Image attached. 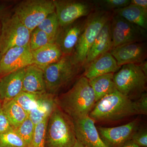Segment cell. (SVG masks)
<instances>
[{
  "label": "cell",
  "instance_id": "cell-1",
  "mask_svg": "<svg viewBox=\"0 0 147 147\" xmlns=\"http://www.w3.org/2000/svg\"><path fill=\"white\" fill-rule=\"evenodd\" d=\"M56 104L73 120L89 116L96 100L89 80L81 76L68 91L56 96Z\"/></svg>",
  "mask_w": 147,
  "mask_h": 147
},
{
  "label": "cell",
  "instance_id": "cell-2",
  "mask_svg": "<svg viewBox=\"0 0 147 147\" xmlns=\"http://www.w3.org/2000/svg\"><path fill=\"white\" fill-rule=\"evenodd\" d=\"M139 115L135 100L117 90L98 100L89 115L95 122L117 121Z\"/></svg>",
  "mask_w": 147,
  "mask_h": 147
},
{
  "label": "cell",
  "instance_id": "cell-3",
  "mask_svg": "<svg viewBox=\"0 0 147 147\" xmlns=\"http://www.w3.org/2000/svg\"><path fill=\"white\" fill-rule=\"evenodd\" d=\"M42 70L46 93L55 96L83 76L85 69L75 62L71 55H63Z\"/></svg>",
  "mask_w": 147,
  "mask_h": 147
},
{
  "label": "cell",
  "instance_id": "cell-4",
  "mask_svg": "<svg viewBox=\"0 0 147 147\" xmlns=\"http://www.w3.org/2000/svg\"><path fill=\"white\" fill-rule=\"evenodd\" d=\"M76 142L73 119L56 104L47 121L45 147H73Z\"/></svg>",
  "mask_w": 147,
  "mask_h": 147
},
{
  "label": "cell",
  "instance_id": "cell-5",
  "mask_svg": "<svg viewBox=\"0 0 147 147\" xmlns=\"http://www.w3.org/2000/svg\"><path fill=\"white\" fill-rule=\"evenodd\" d=\"M113 15V11L95 10L87 16L84 31L71 55L75 62L84 66L87 55L95 40L104 25L112 18Z\"/></svg>",
  "mask_w": 147,
  "mask_h": 147
},
{
  "label": "cell",
  "instance_id": "cell-6",
  "mask_svg": "<svg viewBox=\"0 0 147 147\" xmlns=\"http://www.w3.org/2000/svg\"><path fill=\"white\" fill-rule=\"evenodd\" d=\"M114 81L117 90L130 100H137L146 92L147 76L139 65L122 66L114 74Z\"/></svg>",
  "mask_w": 147,
  "mask_h": 147
},
{
  "label": "cell",
  "instance_id": "cell-7",
  "mask_svg": "<svg viewBox=\"0 0 147 147\" xmlns=\"http://www.w3.org/2000/svg\"><path fill=\"white\" fill-rule=\"evenodd\" d=\"M0 52L3 55L10 48L29 45L31 32L14 14L1 19Z\"/></svg>",
  "mask_w": 147,
  "mask_h": 147
},
{
  "label": "cell",
  "instance_id": "cell-8",
  "mask_svg": "<svg viewBox=\"0 0 147 147\" xmlns=\"http://www.w3.org/2000/svg\"><path fill=\"white\" fill-rule=\"evenodd\" d=\"M14 14L31 32L50 13L55 11L51 0H26L14 8Z\"/></svg>",
  "mask_w": 147,
  "mask_h": 147
},
{
  "label": "cell",
  "instance_id": "cell-9",
  "mask_svg": "<svg viewBox=\"0 0 147 147\" xmlns=\"http://www.w3.org/2000/svg\"><path fill=\"white\" fill-rule=\"evenodd\" d=\"M60 27L65 26L96 10L92 1L53 0Z\"/></svg>",
  "mask_w": 147,
  "mask_h": 147
},
{
  "label": "cell",
  "instance_id": "cell-10",
  "mask_svg": "<svg viewBox=\"0 0 147 147\" xmlns=\"http://www.w3.org/2000/svg\"><path fill=\"white\" fill-rule=\"evenodd\" d=\"M111 30L113 48L147 40L146 30L114 13L111 20Z\"/></svg>",
  "mask_w": 147,
  "mask_h": 147
},
{
  "label": "cell",
  "instance_id": "cell-11",
  "mask_svg": "<svg viewBox=\"0 0 147 147\" xmlns=\"http://www.w3.org/2000/svg\"><path fill=\"white\" fill-rule=\"evenodd\" d=\"M33 64L32 54L29 45L10 48L2 57L0 78Z\"/></svg>",
  "mask_w": 147,
  "mask_h": 147
},
{
  "label": "cell",
  "instance_id": "cell-12",
  "mask_svg": "<svg viewBox=\"0 0 147 147\" xmlns=\"http://www.w3.org/2000/svg\"><path fill=\"white\" fill-rule=\"evenodd\" d=\"M139 120L135 119L115 127H96L101 139L108 147H122L131 140L139 129Z\"/></svg>",
  "mask_w": 147,
  "mask_h": 147
},
{
  "label": "cell",
  "instance_id": "cell-13",
  "mask_svg": "<svg viewBox=\"0 0 147 147\" xmlns=\"http://www.w3.org/2000/svg\"><path fill=\"white\" fill-rule=\"evenodd\" d=\"M87 17L79 18L65 26L60 27L55 44L64 56L71 55L84 31Z\"/></svg>",
  "mask_w": 147,
  "mask_h": 147
},
{
  "label": "cell",
  "instance_id": "cell-14",
  "mask_svg": "<svg viewBox=\"0 0 147 147\" xmlns=\"http://www.w3.org/2000/svg\"><path fill=\"white\" fill-rule=\"evenodd\" d=\"M109 52L119 66L129 64L139 65L146 60L147 43L135 42L124 44L112 48Z\"/></svg>",
  "mask_w": 147,
  "mask_h": 147
},
{
  "label": "cell",
  "instance_id": "cell-15",
  "mask_svg": "<svg viewBox=\"0 0 147 147\" xmlns=\"http://www.w3.org/2000/svg\"><path fill=\"white\" fill-rule=\"evenodd\" d=\"M73 120L76 140L82 147H108L99 136L94 121L89 116Z\"/></svg>",
  "mask_w": 147,
  "mask_h": 147
},
{
  "label": "cell",
  "instance_id": "cell-16",
  "mask_svg": "<svg viewBox=\"0 0 147 147\" xmlns=\"http://www.w3.org/2000/svg\"><path fill=\"white\" fill-rule=\"evenodd\" d=\"M121 67L118 65L115 59L110 52H107L100 55L85 67L83 76L90 80L104 74L115 73Z\"/></svg>",
  "mask_w": 147,
  "mask_h": 147
},
{
  "label": "cell",
  "instance_id": "cell-17",
  "mask_svg": "<svg viewBox=\"0 0 147 147\" xmlns=\"http://www.w3.org/2000/svg\"><path fill=\"white\" fill-rule=\"evenodd\" d=\"M111 20L104 25L90 48L84 63V69L96 59L104 53L110 52L113 48Z\"/></svg>",
  "mask_w": 147,
  "mask_h": 147
},
{
  "label": "cell",
  "instance_id": "cell-18",
  "mask_svg": "<svg viewBox=\"0 0 147 147\" xmlns=\"http://www.w3.org/2000/svg\"><path fill=\"white\" fill-rule=\"evenodd\" d=\"M26 68L11 72L0 78V99L3 101L13 99L22 92Z\"/></svg>",
  "mask_w": 147,
  "mask_h": 147
},
{
  "label": "cell",
  "instance_id": "cell-19",
  "mask_svg": "<svg viewBox=\"0 0 147 147\" xmlns=\"http://www.w3.org/2000/svg\"><path fill=\"white\" fill-rule=\"evenodd\" d=\"M22 91L39 94L46 92L43 70L34 64L25 68Z\"/></svg>",
  "mask_w": 147,
  "mask_h": 147
},
{
  "label": "cell",
  "instance_id": "cell-20",
  "mask_svg": "<svg viewBox=\"0 0 147 147\" xmlns=\"http://www.w3.org/2000/svg\"><path fill=\"white\" fill-rule=\"evenodd\" d=\"M34 64L43 70L51 64L57 62L63 55L57 45L50 43L32 52Z\"/></svg>",
  "mask_w": 147,
  "mask_h": 147
},
{
  "label": "cell",
  "instance_id": "cell-21",
  "mask_svg": "<svg viewBox=\"0 0 147 147\" xmlns=\"http://www.w3.org/2000/svg\"><path fill=\"white\" fill-rule=\"evenodd\" d=\"M55 98V96L46 92L40 95L36 106L28 114L29 118L35 125L50 117L56 105Z\"/></svg>",
  "mask_w": 147,
  "mask_h": 147
},
{
  "label": "cell",
  "instance_id": "cell-22",
  "mask_svg": "<svg viewBox=\"0 0 147 147\" xmlns=\"http://www.w3.org/2000/svg\"><path fill=\"white\" fill-rule=\"evenodd\" d=\"M113 13L147 31V9L130 4L126 7L113 11Z\"/></svg>",
  "mask_w": 147,
  "mask_h": 147
},
{
  "label": "cell",
  "instance_id": "cell-23",
  "mask_svg": "<svg viewBox=\"0 0 147 147\" xmlns=\"http://www.w3.org/2000/svg\"><path fill=\"white\" fill-rule=\"evenodd\" d=\"M114 74H104L89 80L90 85L94 92L96 102L117 90L114 81Z\"/></svg>",
  "mask_w": 147,
  "mask_h": 147
},
{
  "label": "cell",
  "instance_id": "cell-24",
  "mask_svg": "<svg viewBox=\"0 0 147 147\" xmlns=\"http://www.w3.org/2000/svg\"><path fill=\"white\" fill-rule=\"evenodd\" d=\"M1 108L14 129H16L28 117V115L26 112L14 99L3 101Z\"/></svg>",
  "mask_w": 147,
  "mask_h": 147
},
{
  "label": "cell",
  "instance_id": "cell-25",
  "mask_svg": "<svg viewBox=\"0 0 147 147\" xmlns=\"http://www.w3.org/2000/svg\"><path fill=\"white\" fill-rule=\"evenodd\" d=\"M37 28L46 33L55 43L60 28L55 11L48 15Z\"/></svg>",
  "mask_w": 147,
  "mask_h": 147
},
{
  "label": "cell",
  "instance_id": "cell-26",
  "mask_svg": "<svg viewBox=\"0 0 147 147\" xmlns=\"http://www.w3.org/2000/svg\"><path fill=\"white\" fill-rule=\"evenodd\" d=\"M42 94L22 91L13 99L28 115L36 106L38 100Z\"/></svg>",
  "mask_w": 147,
  "mask_h": 147
},
{
  "label": "cell",
  "instance_id": "cell-27",
  "mask_svg": "<svg viewBox=\"0 0 147 147\" xmlns=\"http://www.w3.org/2000/svg\"><path fill=\"white\" fill-rule=\"evenodd\" d=\"M0 147H28L15 129L0 134Z\"/></svg>",
  "mask_w": 147,
  "mask_h": 147
},
{
  "label": "cell",
  "instance_id": "cell-28",
  "mask_svg": "<svg viewBox=\"0 0 147 147\" xmlns=\"http://www.w3.org/2000/svg\"><path fill=\"white\" fill-rule=\"evenodd\" d=\"M50 43H54L49 37L41 30L36 28L31 32L29 46L32 52Z\"/></svg>",
  "mask_w": 147,
  "mask_h": 147
},
{
  "label": "cell",
  "instance_id": "cell-29",
  "mask_svg": "<svg viewBox=\"0 0 147 147\" xmlns=\"http://www.w3.org/2000/svg\"><path fill=\"white\" fill-rule=\"evenodd\" d=\"M96 10L113 11L130 4V0H93Z\"/></svg>",
  "mask_w": 147,
  "mask_h": 147
},
{
  "label": "cell",
  "instance_id": "cell-30",
  "mask_svg": "<svg viewBox=\"0 0 147 147\" xmlns=\"http://www.w3.org/2000/svg\"><path fill=\"white\" fill-rule=\"evenodd\" d=\"M49 118L35 125L33 136L28 147H45V133Z\"/></svg>",
  "mask_w": 147,
  "mask_h": 147
},
{
  "label": "cell",
  "instance_id": "cell-31",
  "mask_svg": "<svg viewBox=\"0 0 147 147\" xmlns=\"http://www.w3.org/2000/svg\"><path fill=\"white\" fill-rule=\"evenodd\" d=\"M35 127V125L28 117L16 129H15L17 133L26 142L28 146L32 138Z\"/></svg>",
  "mask_w": 147,
  "mask_h": 147
},
{
  "label": "cell",
  "instance_id": "cell-32",
  "mask_svg": "<svg viewBox=\"0 0 147 147\" xmlns=\"http://www.w3.org/2000/svg\"><path fill=\"white\" fill-rule=\"evenodd\" d=\"M131 141L139 147H147V129H138L131 137Z\"/></svg>",
  "mask_w": 147,
  "mask_h": 147
},
{
  "label": "cell",
  "instance_id": "cell-33",
  "mask_svg": "<svg viewBox=\"0 0 147 147\" xmlns=\"http://www.w3.org/2000/svg\"><path fill=\"white\" fill-rule=\"evenodd\" d=\"M13 129H14L11 126L1 107L0 108V134Z\"/></svg>",
  "mask_w": 147,
  "mask_h": 147
},
{
  "label": "cell",
  "instance_id": "cell-34",
  "mask_svg": "<svg viewBox=\"0 0 147 147\" xmlns=\"http://www.w3.org/2000/svg\"><path fill=\"white\" fill-rule=\"evenodd\" d=\"M139 115H146L147 114V94L144 93L137 100H135Z\"/></svg>",
  "mask_w": 147,
  "mask_h": 147
},
{
  "label": "cell",
  "instance_id": "cell-35",
  "mask_svg": "<svg viewBox=\"0 0 147 147\" xmlns=\"http://www.w3.org/2000/svg\"><path fill=\"white\" fill-rule=\"evenodd\" d=\"M130 4L147 10V0H130Z\"/></svg>",
  "mask_w": 147,
  "mask_h": 147
},
{
  "label": "cell",
  "instance_id": "cell-36",
  "mask_svg": "<svg viewBox=\"0 0 147 147\" xmlns=\"http://www.w3.org/2000/svg\"><path fill=\"white\" fill-rule=\"evenodd\" d=\"M140 67L144 71V73L147 76V61L146 60L145 61H144L143 62L139 64Z\"/></svg>",
  "mask_w": 147,
  "mask_h": 147
},
{
  "label": "cell",
  "instance_id": "cell-37",
  "mask_svg": "<svg viewBox=\"0 0 147 147\" xmlns=\"http://www.w3.org/2000/svg\"><path fill=\"white\" fill-rule=\"evenodd\" d=\"M6 9L5 5H0V21L4 16L5 11Z\"/></svg>",
  "mask_w": 147,
  "mask_h": 147
},
{
  "label": "cell",
  "instance_id": "cell-38",
  "mask_svg": "<svg viewBox=\"0 0 147 147\" xmlns=\"http://www.w3.org/2000/svg\"><path fill=\"white\" fill-rule=\"evenodd\" d=\"M122 147H139L136 145V144H134L133 143L131 140L129 141V142L127 143L126 144H125Z\"/></svg>",
  "mask_w": 147,
  "mask_h": 147
},
{
  "label": "cell",
  "instance_id": "cell-39",
  "mask_svg": "<svg viewBox=\"0 0 147 147\" xmlns=\"http://www.w3.org/2000/svg\"><path fill=\"white\" fill-rule=\"evenodd\" d=\"M73 147H82V146H81L80 144L78 143V142H77V140H76V144H75L74 146Z\"/></svg>",
  "mask_w": 147,
  "mask_h": 147
},
{
  "label": "cell",
  "instance_id": "cell-40",
  "mask_svg": "<svg viewBox=\"0 0 147 147\" xmlns=\"http://www.w3.org/2000/svg\"><path fill=\"white\" fill-rule=\"evenodd\" d=\"M2 57V55L0 52V62H1V59Z\"/></svg>",
  "mask_w": 147,
  "mask_h": 147
},
{
  "label": "cell",
  "instance_id": "cell-41",
  "mask_svg": "<svg viewBox=\"0 0 147 147\" xmlns=\"http://www.w3.org/2000/svg\"><path fill=\"white\" fill-rule=\"evenodd\" d=\"M2 105V103H1V102H0V108H1V107Z\"/></svg>",
  "mask_w": 147,
  "mask_h": 147
},
{
  "label": "cell",
  "instance_id": "cell-42",
  "mask_svg": "<svg viewBox=\"0 0 147 147\" xmlns=\"http://www.w3.org/2000/svg\"><path fill=\"white\" fill-rule=\"evenodd\" d=\"M1 24H0V32H1Z\"/></svg>",
  "mask_w": 147,
  "mask_h": 147
}]
</instances>
